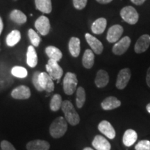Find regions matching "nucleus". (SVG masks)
Instances as JSON below:
<instances>
[{
	"label": "nucleus",
	"mask_w": 150,
	"mask_h": 150,
	"mask_svg": "<svg viewBox=\"0 0 150 150\" xmlns=\"http://www.w3.org/2000/svg\"><path fill=\"white\" fill-rule=\"evenodd\" d=\"M61 109L65 115V120L72 126L78 125L80 122V117L76 111L73 104L70 101L65 100L62 103Z\"/></svg>",
	"instance_id": "obj_1"
},
{
	"label": "nucleus",
	"mask_w": 150,
	"mask_h": 150,
	"mask_svg": "<svg viewBox=\"0 0 150 150\" xmlns=\"http://www.w3.org/2000/svg\"><path fill=\"white\" fill-rule=\"evenodd\" d=\"M67 130V123L65 118L59 117L56 118L50 125V133L54 138H59L64 136Z\"/></svg>",
	"instance_id": "obj_2"
},
{
	"label": "nucleus",
	"mask_w": 150,
	"mask_h": 150,
	"mask_svg": "<svg viewBox=\"0 0 150 150\" xmlns=\"http://www.w3.org/2000/svg\"><path fill=\"white\" fill-rule=\"evenodd\" d=\"M78 80L76 75L72 72H67L63 79V90L67 95H71L76 91Z\"/></svg>",
	"instance_id": "obj_3"
},
{
	"label": "nucleus",
	"mask_w": 150,
	"mask_h": 150,
	"mask_svg": "<svg viewBox=\"0 0 150 150\" xmlns=\"http://www.w3.org/2000/svg\"><path fill=\"white\" fill-rule=\"evenodd\" d=\"M120 16L124 21L131 25L136 24L139 19V15L137 11L131 6H127L122 8Z\"/></svg>",
	"instance_id": "obj_4"
},
{
	"label": "nucleus",
	"mask_w": 150,
	"mask_h": 150,
	"mask_svg": "<svg viewBox=\"0 0 150 150\" xmlns=\"http://www.w3.org/2000/svg\"><path fill=\"white\" fill-rule=\"evenodd\" d=\"M46 70L47 74L53 80H60L63 74V69L60 66L57 61L50 59L46 65Z\"/></svg>",
	"instance_id": "obj_5"
},
{
	"label": "nucleus",
	"mask_w": 150,
	"mask_h": 150,
	"mask_svg": "<svg viewBox=\"0 0 150 150\" xmlns=\"http://www.w3.org/2000/svg\"><path fill=\"white\" fill-rule=\"evenodd\" d=\"M131 45V39L128 36H125L115 42L112 48V53L120 56L127 51Z\"/></svg>",
	"instance_id": "obj_6"
},
{
	"label": "nucleus",
	"mask_w": 150,
	"mask_h": 150,
	"mask_svg": "<svg viewBox=\"0 0 150 150\" xmlns=\"http://www.w3.org/2000/svg\"><path fill=\"white\" fill-rule=\"evenodd\" d=\"M131 75V70L129 68H124L120 71V72L118 73L115 83L117 88L120 90L125 88L128 84L129 80H130Z\"/></svg>",
	"instance_id": "obj_7"
},
{
	"label": "nucleus",
	"mask_w": 150,
	"mask_h": 150,
	"mask_svg": "<svg viewBox=\"0 0 150 150\" xmlns=\"http://www.w3.org/2000/svg\"><path fill=\"white\" fill-rule=\"evenodd\" d=\"M124 29L123 27L120 24H115L110 27L108 30L106 39L110 43H115L120 40L122 35Z\"/></svg>",
	"instance_id": "obj_8"
},
{
	"label": "nucleus",
	"mask_w": 150,
	"mask_h": 150,
	"mask_svg": "<svg viewBox=\"0 0 150 150\" xmlns=\"http://www.w3.org/2000/svg\"><path fill=\"white\" fill-rule=\"evenodd\" d=\"M35 27L42 35H47L50 30V20L46 16H40L35 21Z\"/></svg>",
	"instance_id": "obj_9"
},
{
	"label": "nucleus",
	"mask_w": 150,
	"mask_h": 150,
	"mask_svg": "<svg viewBox=\"0 0 150 150\" xmlns=\"http://www.w3.org/2000/svg\"><path fill=\"white\" fill-rule=\"evenodd\" d=\"M39 83L40 87L47 93H52L54 90L53 79L46 72H40L39 75Z\"/></svg>",
	"instance_id": "obj_10"
},
{
	"label": "nucleus",
	"mask_w": 150,
	"mask_h": 150,
	"mask_svg": "<svg viewBox=\"0 0 150 150\" xmlns=\"http://www.w3.org/2000/svg\"><path fill=\"white\" fill-rule=\"evenodd\" d=\"M85 38L94 53L96 54H101L102 53L104 50V46L100 40H99L97 38L94 37L90 33H86Z\"/></svg>",
	"instance_id": "obj_11"
},
{
	"label": "nucleus",
	"mask_w": 150,
	"mask_h": 150,
	"mask_svg": "<svg viewBox=\"0 0 150 150\" xmlns=\"http://www.w3.org/2000/svg\"><path fill=\"white\" fill-rule=\"evenodd\" d=\"M150 45V35L144 34L138 39L135 45L134 50L137 54H141L147 51Z\"/></svg>",
	"instance_id": "obj_12"
},
{
	"label": "nucleus",
	"mask_w": 150,
	"mask_h": 150,
	"mask_svg": "<svg viewBox=\"0 0 150 150\" xmlns=\"http://www.w3.org/2000/svg\"><path fill=\"white\" fill-rule=\"evenodd\" d=\"M11 96L16 99H27L31 97V91L27 86H20L12 91Z\"/></svg>",
	"instance_id": "obj_13"
},
{
	"label": "nucleus",
	"mask_w": 150,
	"mask_h": 150,
	"mask_svg": "<svg viewBox=\"0 0 150 150\" xmlns=\"http://www.w3.org/2000/svg\"><path fill=\"white\" fill-rule=\"evenodd\" d=\"M98 129L102 134L109 139H113L115 137V131L109 122L103 120L99 124Z\"/></svg>",
	"instance_id": "obj_14"
},
{
	"label": "nucleus",
	"mask_w": 150,
	"mask_h": 150,
	"mask_svg": "<svg viewBox=\"0 0 150 150\" xmlns=\"http://www.w3.org/2000/svg\"><path fill=\"white\" fill-rule=\"evenodd\" d=\"M92 145L97 150H110L111 148L110 142L100 135H97L95 137Z\"/></svg>",
	"instance_id": "obj_15"
},
{
	"label": "nucleus",
	"mask_w": 150,
	"mask_h": 150,
	"mask_svg": "<svg viewBox=\"0 0 150 150\" xmlns=\"http://www.w3.org/2000/svg\"><path fill=\"white\" fill-rule=\"evenodd\" d=\"M50 147V143L42 140H32L28 142L27 145V150H49Z\"/></svg>",
	"instance_id": "obj_16"
},
{
	"label": "nucleus",
	"mask_w": 150,
	"mask_h": 150,
	"mask_svg": "<svg viewBox=\"0 0 150 150\" xmlns=\"http://www.w3.org/2000/svg\"><path fill=\"white\" fill-rule=\"evenodd\" d=\"M107 25V20L104 18H98L92 24L91 30L95 34H102L104 32Z\"/></svg>",
	"instance_id": "obj_17"
},
{
	"label": "nucleus",
	"mask_w": 150,
	"mask_h": 150,
	"mask_svg": "<svg viewBox=\"0 0 150 150\" xmlns=\"http://www.w3.org/2000/svg\"><path fill=\"white\" fill-rule=\"evenodd\" d=\"M121 105V102L115 97H108L103 100L102 102V108L105 110H109L115 109L120 107Z\"/></svg>",
	"instance_id": "obj_18"
},
{
	"label": "nucleus",
	"mask_w": 150,
	"mask_h": 150,
	"mask_svg": "<svg viewBox=\"0 0 150 150\" xmlns=\"http://www.w3.org/2000/svg\"><path fill=\"white\" fill-rule=\"evenodd\" d=\"M109 81V76L107 72L105 70H100L97 73L96 77H95V83L97 87L104 88L107 86Z\"/></svg>",
	"instance_id": "obj_19"
},
{
	"label": "nucleus",
	"mask_w": 150,
	"mask_h": 150,
	"mask_svg": "<svg viewBox=\"0 0 150 150\" xmlns=\"http://www.w3.org/2000/svg\"><path fill=\"white\" fill-rule=\"evenodd\" d=\"M80 40L78 38L72 37L69 41V51L73 57H78L81 52Z\"/></svg>",
	"instance_id": "obj_20"
},
{
	"label": "nucleus",
	"mask_w": 150,
	"mask_h": 150,
	"mask_svg": "<svg viewBox=\"0 0 150 150\" xmlns=\"http://www.w3.org/2000/svg\"><path fill=\"white\" fill-rule=\"evenodd\" d=\"M138 138L137 133L133 129H128L124 134L122 141L124 145L127 147H130L136 142Z\"/></svg>",
	"instance_id": "obj_21"
},
{
	"label": "nucleus",
	"mask_w": 150,
	"mask_h": 150,
	"mask_svg": "<svg viewBox=\"0 0 150 150\" xmlns=\"http://www.w3.org/2000/svg\"><path fill=\"white\" fill-rule=\"evenodd\" d=\"M95 63V54L91 50H86L82 58V64L86 69H91Z\"/></svg>",
	"instance_id": "obj_22"
},
{
	"label": "nucleus",
	"mask_w": 150,
	"mask_h": 150,
	"mask_svg": "<svg viewBox=\"0 0 150 150\" xmlns=\"http://www.w3.org/2000/svg\"><path fill=\"white\" fill-rule=\"evenodd\" d=\"M27 63L30 67H35L38 64V56L33 45L29 46L27 52Z\"/></svg>",
	"instance_id": "obj_23"
},
{
	"label": "nucleus",
	"mask_w": 150,
	"mask_h": 150,
	"mask_svg": "<svg viewBox=\"0 0 150 150\" xmlns=\"http://www.w3.org/2000/svg\"><path fill=\"white\" fill-rule=\"evenodd\" d=\"M35 6L38 10L44 13H50L52 12V6L51 0H35Z\"/></svg>",
	"instance_id": "obj_24"
},
{
	"label": "nucleus",
	"mask_w": 150,
	"mask_h": 150,
	"mask_svg": "<svg viewBox=\"0 0 150 150\" xmlns=\"http://www.w3.org/2000/svg\"><path fill=\"white\" fill-rule=\"evenodd\" d=\"M45 53L50 59L59 61L63 57V54L59 48L54 46H49L45 49Z\"/></svg>",
	"instance_id": "obj_25"
},
{
	"label": "nucleus",
	"mask_w": 150,
	"mask_h": 150,
	"mask_svg": "<svg viewBox=\"0 0 150 150\" xmlns=\"http://www.w3.org/2000/svg\"><path fill=\"white\" fill-rule=\"evenodd\" d=\"M21 38V34L18 30H13L6 37V44L9 47L15 46Z\"/></svg>",
	"instance_id": "obj_26"
},
{
	"label": "nucleus",
	"mask_w": 150,
	"mask_h": 150,
	"mask_svg": "<svg viewBox=\"0 0 150 150\" xmlns=\"http://www.w3.org/2000/svg\"><path fill=\"white\" fill-rule=\"evenodd\" d=\"M10 18L13 21L18 24H22L27 22V16L22 11L19 10H13L10 14Z\"/></svg>",
	"instance_id": "obj_27"
},
{
	"label": "nucleus",
	"mask_w": 150,
	"mask_h": 150,
	"mask_svg": "<svg viewBox=\"0 0 150 150\" xmlns=\"http://www.w3.org/2000/svg\"><path fill=\"white\" fill-rule=\"evenodd\" d=\"M62 103V97L59 94H55L51 99V102H50V108L52 111H57L60 108H61Z\"/></svg>",
	"instance_id": "obj_28"
},
{
	"label": "nucleus",
	"mask_w": 150,
	"mask_h": 150,
	"mask_svg": "<svg viewBox=\"0 0 150 150\" xmlns=\"http://www.w3.org/2000/svg\"><path fill=\"white\" fill-rule=\"evenodd\" d=\"M86 102V92L82 87H79L76 90V104L79 108L83 107Z\"/></svg>",
	"instance_id": "obj_29"
},
{
	"label": "nucleus",
	"mask_w": 150,
	"mask_h": 150,
	"mask_svg": "<svg viewBox=\"0 0 150 150\" xmlns=\"http://www.w3.org/2000/svg\"><path fill=\"white\" fill-rule=\"evenodd\" d=\"M11 74L14 76L20 79H24L27 77L28 72L25 68L21 66H14L11 70Z\"/></svg>",
	"instance_id": "obj_30"
},
{
	"label": "nucleus",
	"mask_w": 150,
	"mask_h": 150,
	"mask_svg": "<svg viewBox=\"0 0 150 150\" xmlns=\"http://www.w3.org/2000/svg\"><path fill=\"white\" fill-rule=\"evenodd\" d=\"M28 35H29L30 41H31L33 46L38 47L40 42V38L38 34L33 29H30L28 31Z\"/></svg>",
	"instance_id": "obj_31"
},
{
	"label": "nucleus",
	"mask_w": 150,
	"mask_h": 150,
	"mask_svg": "<svg viewBox=\"0 0 150 150\" xmlns=\"http://www.w3.org/2000/svg\"><path fill=\"white\" fill-rule=\"evenodd\" d=\"M136 150H150V141L142 140L138 142L135 147Z\"/></svg>",
	"instance_id": "obj_32"
},
{
	"label": "nucleus",
	"mask_w": 150,
	"mask_h": 150,
	"mask_svg": "<svg viewBox=\"0 0 150 150\" xmlns=\"http://www.w3.org/2000/svg\"><path fill=\"white\" fill-rule=\"evenodd\" d=\"M40 72H38V71L35 72L33 76L32 81H33V85H34L35 88H36L37 91H42L43 89L40 87V83H39V75H40Z\"/></svg>",
	"instance_id": "obj_33"
},
{
	"label": "nucleus",
	"mask_w": 150,
	"mask_h": 150,
	"mask_svg": "<svg viewBox=\"0 0 150 150\" xmlns=\"http://www.w3.org/2000/svg\"><path fill=\"white\" fill-rule=\"evenodd\" d=\"M88 0H73V5L77 10H82L86 7Z\"/></svg>",
	"instance_id": "obj_34"
},
{
	"label": "nucleus",
	"mask_w": 150,
	"mask_h": 150,
	"mask_svg": "<svg viewBox=\"0 0 150 150\" xmlns=\"http://www.w3.org/2000/svg\"><path fill=\"white\" fill-rule=\"evenodd\" d=\"M1 150H16L13 145L7 140H3L1 142Z\"/></svg>",
	"instance_id": "obj_35"
},
{
	"label": "nucleus",
	"mask_w": 150,
	"mask_h": 150,
	"mask_svg": "<svg viewBox=\"0 0 150 150\" xmlns=\"http://www.w3.org/2000/svg\"><path fill=\"white\" fill-rule=\"evenodd\" d=\"M146 1H147V0H131V2L137 6L142 5Z\"/></svg>",
	"instance_id": "obj_36"
},
{
	"label": "nucleus",
	"mask_w": 150,
	"mask_h": 150,
	"mask_svg": "<svg viewBox=\"0 0 150 150\" xmlns=\"http://www.w3.org/2000/svg\"><path fill=\"white\" fill-rule=\"evenodd\" d=\"M146 81H147V86L150 88V67H149L147 70V76H146Z\"/></svg>",
	"instance_id": "obj_37"
},
{
	"label": "nucleus",
	"mask_w": 150,
	"mask_h": 150,
	"mask_svg": "<svg viewBox=\"0 0 150 150\" xmlns=\"http://www.w3.org/2000/svg\"><path fill=\"white\" fill-rule=\"evenodd\" d=\"M96 1L101 4H106L111 2L112 0H96Z\"/></svg>",
	"instance_id": "obj_38"
},
{
	"label": "nucleus",
	"mask_w": 150,
	"mask_h": 150,
	"mask_svg": "<svg viewBox=\"0 0 150 150\" xmlns=\"http://www.w3.org/2000/svg\"><path fill=\"white\" fill-rule=\"evenodd\" d=\"M3 27H4V24H3V21L1 20V18H0V35H1V32H2L3 30Z\"/></svg>",
	"instance_id": "obj_39"
},
{
	"label": "nucleus",
	"mask_w": 150,
	"mask_h": 150,
	"mask_svg": "<svg viewBox=\"0 0 150 150\" xmlns=\"http://www.w3.org/2000/svg\"><path fill=\"white\" fill-rule=\"evenodd\" d=\"M146 108H147V111L150 113V103L147 105V106H146Z\"/></svg>",
	"instance_id": "obj_40"
},
{
	"label": "nucleus",
	"mask_w": 150,
	"mask_h": 150,
	"mask_svg": "<svg viewBox=\"0 0 150 150\" xmlns=\"http://www.w3.org/2000/svg\"><path fill=\"white\" fill-rule=\"evenodd\" d=\"M83 150H94V149H93L91 147H86V148H84Z\"/></svg>",
	"instance_id": "obj_41"
}]
</instances>
